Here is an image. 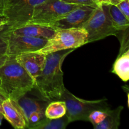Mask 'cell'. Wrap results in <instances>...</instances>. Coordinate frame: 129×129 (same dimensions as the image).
Instances as JSON below:
<instances>
[{
	"mask_svg": "<svg viewBox=\"0 0 129 129\" xmlns=\"http://www.w3.org/2000/svg\"><path fill=\"white\" fill-rule=\"evenodd\" d=\"M116 36L120 42V49L118 54V55H120L129 49V27L118 31Z\"/></svg>",
	"mask_w": 129,
	"mask_h": 129,
	"instance_id": "cell-19",
	"label": "cell"
},
{
	"mask_svg": "<svg viewBox=\"0 0 129 129\" xmlns=\"http://www.w3.org/2000/svg\"><path fill=\"white\" fill-rule=\"evenodd\" d=\"M124 53H125V54H129V49H128V50H127V51H126V52H125Z\"/></svg>",
	"mask_w": 129,
	"mask_h": 129,
	"instance_id": "cell-32",
	"label": "cell"
},
{
	"mask_svg": "<svg viewBox=\"0 0 129 129\" xmlns=\"http://www.w3.org/2000/svg\"><path fill=\"white\" fill-rule=\"evenodd\" d=\"M71 122L66 115L54 119H49L41 125L38 129H64Z\"/></svg>",
	"mask_w": 129,
	"mask_h": 129,
	"instance_id": "cell-18",
	"label": "cell"
},
{
	"mask_svg": "<svg viewBox=\"0 0 129 129\" xmlns=\"http://www.w3.org/2000/svg\"><path fill=\"white\" fill-rule=\"evenodd\" d=\"M108 109L105 110H97L93 111L90 113L88 117V121L93 124V127L98 125L104 120L107 115Z\"/></svg>",
	"mask_w": 129,
	"mask_h": 129,
	"instance_id": "cell-20",
	"label": "cell"
},
{
	"mask_svg": "<svg viewBox=\"0 0 129 129\" xmlns=\"http://www.w3.org/2000/svg\"><path fill=\"white\" fill-rule=\"evenodd\" d=\"M59 100L65 102L66 115L70 122L88 121L92 112L97 110H105L110 108L106 98L96 100H86L78 98L65 88Z\"/></svg>",
	"mask_w": 129,
	"mask_h": 129,
	"instance_id": "cell-4",
	"label": "cell"
},
{
	"mask_svg": "<svg viewBox=\"0 0 129 129\" xmlns=\"http://www.w3.org/2000/svg\"><path fill=\"white\" fill-rule=\"evenodd\" d=\"M66 113V105L64 101L50 102L45 109V116L49 119H54L63 117Z\"/></svg>",
	"mask_w": 129,
	"mask_h": 129,
	"instance_id": "cell-17",
	"label": "cell"
},
{
	"mask_svg": "<svg viewBox=\"0 0 129 129\" xmlns=\"http://www.w3.org/2000/svg\"><path fill=\"white\" fill-rule=\"evenodd\" d=\"M47 40L18 35L11 30L8 38L6 55L15 57L23 53L37 51L44 47Z\"/></svg>",
	"mask_w": 129,
	"mask_h": 129,
	"instance_id": "cell-9",
	"label": "cell"
},
{
	"mask_svg": "<svg viewBox=\"0 0 129 129\" xmlns=\"http://www.w3.org/2000/svg\"><path fill=\"white\" fill-rule=\"evenodd\" d=\"M112 72L118 76L123 81H129V54L123 53L117 57Z\"/></svg>",
	"mask_w": 129,
	"mask_h": 129,
	"instance_id": "cell-15",
	"label": "cell"
},
{
	"mask_svg": "<svg viewBox=\"0 0 129 129\" xmlns=\"http://www.w3.org/2000/svg\"><path fill=\"white\" fill-rule=\"evenodd\" d=\"M12 0H0V16H1V14H2L4 8Z\"/></svg>",
	"mask_w": 129,
	"mask_h": 129,
	"instance_id": "cell-25",
	"label": "cell"
},
{
	"mask_svg": "<svg viewBox=\"0 0 129 129\" xmlns=\"http://www.w3.org/2000/svg\"><path fill=\"white\" fill-rule=\"evenodd\" d=\"M47 0H12L3 11L1 16L6 20V24L11 29L25 26L34 13L35 6Z\"/></svg>",
	"mask_w": 129,
	"mask_h": 129,
	"instance_id": "cell-8",
	"label": "cell"
},
{
	"mask_svg": "<svg viewBox=\"0 0 129 129\" xmlns=\"http://www.w3.org/2000/svg\"><path fill=\"white\" fill-rule=\"evenodd\" d=\"M123 107L119 106L114 110H108L105 118L94 129H118L120 124V115Z\"/></svg>",
	"mask_w": 129,
	"mask_h": 129,
	"instance_id": "cell-14",
	"label": "cell"
},
{
	"mask_svg": "<svg viewBox=\"0 0 129 129\" xmlns=\"http://www.w3.org/2000/svg\"><path fill=\"white\" fill-rule=\"evenodd\" d=\"M22 111L26 123V128L38 129L47 120L45 109L50 101L34 87L16 100Z\"/></svg>",
	"mask_w": 129,
	"mask_h": 129,
	"instance_id": "cell-3",
	"label": "cell"
},
{
	"mask_svg": "<svg viewBox=\"0 0 129 129\" xmlns=\"http://www.w3.org/2000/svg\"><path fill=\"white\" fill-rule=\"evenodd\" d=\"M64 2L70 4H75L78 5H89V6H98V4L93 0H61Z\"/></svg>",
	"mask_w": 129,
	"mask_h": 129,
	"instance_id": "cell-22",
	"label": "cell"
},
{
	"mask_svg": "<svg viewBox=\"0 0 129 129\" xmlns=\"http://www.w3.org/2000/svg\"><path fill=\"white\" fill-rule=\"evenodd\" d=\"M82 28L88 32V43L102 40L111 35L116 36L117 29L113 25L107 4H99Z\"/></svg>",
	"mask_w": 129,
	"mask_h": 129,
	"instance_id": "cell-6",
	"label": "cell"
},
{
	"mask_svg": "<svg viewBox=\"0 0 129 129\" xmlns=\"http://www.w3.org/2000/svg\"><path fill=\"white\" fill-rule=\"evenodd\" d=\"M4 118L16 129L26 128L25 116L16 101L6 98L3 103Z\"/></svg>",
	"mask_w": 129,
	"mask_h": 129,
	"instance_id": "cell-12",
	"label": "cell"
},
{
	"mask_svg": "<svg viewBox=\"0 0 129 129\" xmlns=\"http://www.w3.org/2000/svg\"><path fill=\"white\" fill-rule=\"evenodd\" d=\"M74 50L66 49L47 54L45 67L35 80V88L50 102L59 100L65 89L62 64L67 55Z\"/></svg>",
	"mask_w": 129,
	"mask_h": 129,
	"instance_id": "cell-1",
	"label": "cell"
},
{
	"mask_svg": "<svg viewBox=\"0 0 129 129\" xmlns=\"http://www.w3.org/2000/svg\"><path fill=\"white\" fill-rule=\"evenodd\" d=\"M122 88H123V89H129V86L128 85L123 86H122Z\"/></svg>",
	"mask_w": 129,
	"mask_h": 129,
	"instance_id": "cell-31",
	"label": "cell"
},
{
	"mask_svg": "<svg viewBox=\"0 0 129 129\" xmlns=\"http://www.w3.org/2000/svg\"><path fill=\"white\" fill-rule=\"evenodd\" d=\"M79 6L61 0H47L35 6L32 16L26 25L49 26Z\"/></svg>",
	"mask_w": 129,
	"mask_h": 129,
	"instance_id": "cell-7",
	"label": "cell"
},
{
	"mask_svg": "<svg viewBox=\"0 0 129 129\" xmlns=\"http://www.w3.org/2000/svg\"><path fill=\"white\" fill-rule=\"evenodd\" d=\"M11 30V28L7 25L3 30L0 31V55H6L8 38Z\"/></svg>",
	"mask_w": 129,
	"mask_h": 129,
	"instance_id": "cell-21",
	"label": "cell"
},
{
	"mask_svg": "<svg viewBox=\"0 0 129 129\" xmlns=\"http://www.w3.org/2000/svg\"><path fill=\"white\" fill-rule=\"evenodd\" d=\"M47 54L37 52L23 53L16 56V60L34 79L41 74L46 62Z\"/></svg>",
	"mask_w": 129,
	"mask_h": 129,
	"instance_id": "cell-11",
	"label": "cell"
},
{
	"mask_svg": "<svg viewBox=\"0 0 129 129\" xmlns=\"http://www.w3.org/2000/svg\"><path fill=\"white\" fill-rule=\"evenodd\" d=\"M3 118H4L3 114L0 113V126H1V123H2V121H3Z\"/></svg>",
	"mask_w": 129,
	"mask_h": 129,
	"instance_id": "cell-30",
	"label": "cell"
},
{
	"mask_svg": "<svg viewBox=\"0 0 129 129\" xmlns=\"http://www.w3.org/2000/svg\"><path fill=\"white\" fill-rule=\"evenodd\" d=\"M96 7L89 5H79L49 26L55 30L72 28H82L89 18Z\"/></svg>",
	"mask_w": 129,
	"mask_h": 129,
	"instance_id": "cell-10",
	"label": "cell"
},
{
	"mask_svg": "<svg viewBox=\"0 0 129 129\" xmlns=\"http://www.w3.org/2000/svg\"><path fill=\"white\" fill-rule=\"evenodd\" d=\"M12 32L18 35H25L34 38L49 40L55 34L56 30L47 26L39 25H26L15 29H11Z\"/></svg>",
	"mask_w": 129,
	"mask_h": 129,
	"instance_id": "cell-13",
	"label": "cell"
},
{
	"mask_svg": "<svg viewBox=\"0 0 129 129\" xmlns=\"http://www.w3.org/2000/svg\"><path fill=\"white\" fill-rule=\"evenodd\" d=\"M108 8L112 21L117 31H122L129 27V20L118 6L108 5Z\"/></svg>",
	"mask_w": 129,
	"mask_h": 129,
	"instance_id": "cell-16",
	"label": "cell"
},
{
	"mask_svg": "<svg viewBox=\"0 0 129 129\" xmlns=\"http://www.w3.org/2000/svg\"><path fill=\"white\" fill-rule=\"evenodd\" d=\"M0 89H1V80H0ZM0 93H1V92H0Z\"/></svg>",
	"mask_w": 129,
	"mask_h": 129,
	"instance_id": "cell-34",
	"label": "cell"
},
{
	"mask_svg": "<svg viewBox=\"0 0 129 129\" xmlns=\"http://www.w3.org/2000/svg\"><path fill=\"white\" fill-rule=\"evenodd\" d=\"M5 99H6L3 95L0 93V113H3V103L4 100Z\"/></svg>",
	"mask_w": 129,
	"mask_h": 129,
	"instance_id": "cell-27",
	"label": "cell"
},
{
	"mask_svg": "<svg viewBox=\"0 0 129 129\" xmlns=\"http://www.w3.org/2000/svg\"><path fill=\"white\" fill-rule=\"evenodd\" d=\"M123 0H99L98 1V4L103 3V4H107V5H117L118 4L120 3Z\"/></svg>",
	"mask_w": 129,
	"mask_h": 129,
	"instance_id": "cell-24",
	"label": "cell"
},
{
	"mask_svg": "<svg viewBox=\"0 0 129 129\" xmlns=\"http://www.w3.org/2000/svg\"><path fill=\"white\" fill-rule=\"evenodd\" d=\"M6 26L7 24H6V19L3 16H0V31L3 30Z\"/></svg>",
	"mask_w": 129,
	"mask_h": 129,
	"instance_id": "cell-26",
	"label": "cell"
},
{
	"mask_svg": "<svg viewBox=\"0 0 129 129\" xmlns=\"http://www.w3.org/2000/svg\"><path fill=\"white\" fill-rule=\"evenodd\" d=\"M93 1H95V2L96 3L98 4V5H99V4H98V1H99V0H93Z\"/></svg>",
	"mask_w": 129,
	"mask_h": 129,
	"instance_id": "cell-33",
	"label": "cell"
},
{
	"mask_svg": "<svg viewBox=\"0 0 129 129\" xmlns=\"http://www.w3.org/2000/svg\"><path fill=\"white\" fill-rule=\"evenodd\" d=\"M7 57H8V55H0V67H1L4 63H5V62L6 61Z\"/></svg>",
	"mask_w": 129,
	"mask_h": 129,
	"instance_id": "cell-28",
	"label": "cell"
},
{
	"mask_svg": "<svg viewBox=\"0 0 129 129\" xmlns=\"http://www.w3.org/2000/svg\"><path fill=\"white\" fill-rule=\"evenodd\" d=\"M117 6L129 20V0H123Z\"/></svg>",
	"mask_w": 129,
	"mask_h": 129,
	"instance_id": "cell-23",
	"label": "cell"
},
{
	"mask_svg": "<svg viewBox=\"0 0 129 129\" xmlns=\"http://www.w3.org/2000/svg\"><path fill=\"white\" fill-rule=\"evenodd\" d=\"M88 32L83 28L59 29L37 52L48 54L62 50L77 49L88 43Z\"/></svg>",
	"mask_w": 129,
	"mask_h": 129,
	"instance_id": "cell-5",
	"label": "cell"
},
{
	"mask_svg": "<svg viewBox=\"0 0 129 129\" xmlns=\"http://www.w3.org/2000/svg\"><path fill=\"white\" fill-rule=\"evenodd\" d=\"M0 92L6 98L16 101L35 87V81L16 60L8 56L0 67Z\"/></svg>",
	"mask_w": 129,
	"mask_h": 129,
	"instance_id": "cell-2",
	"label": "cell"
},
{
	"mask_svg": "<svg viewBox=\"0 0 129 129\" xmlns=\"http://www.w3.org/2000/svg\"><path fill=\"white\" fill-rule=\"evenodd\" d=\"M125 92H127V98H128V106L129 108V89H123Z\"/></svg>",
	"mask_w": 129,
	"mask_h": 129,
	"instance_id": "cell-29",
	"label": "cell"
}]
</instances>
